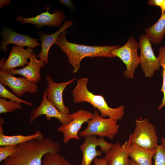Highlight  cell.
Segmentation results:
<instances>
[{
    "label": "cell",
    "mask_w": 165,
    "mask_h": 165,
    "mask_svg": "<svg viewBox=\"0 0 165 165\" xmlns=\"http://www.w3.org/2000/svg\"><path fill=\"white\" fill-rule=\"evenodd\" d=\"M60 150L59 143L43 136L18 145L13 154L0 162V165H42L45 154Z\"/></svg>",
    "instance_id": "obj_1"
},
{
    "label": "cell",
    "mask_w": 165,
    "mask_h": 165,
    "mask_svg": "<svg viewBox=\"0 0 165 165\" xmlns=\"http://www.w3.org/2000/svg\"><path fill=\"white\" fill-rule=\"evenodd\" d=\"M67 33L65 30L61 33L56 39L54 44L66 54L69 63L73 68V73H76L79 71L81 61L84 58L115 57L111 54L110 52L113 49L119 47V45L88 46L71 43L66 39Z\"/></svg>",
    "instance_id": "obj_2"
},
{
    "label": "cell",
    "mask_w": 165,
    "mask_h": 165,
    "mask_svg": "<svg viewBox=\"0 0 165 165\" xmlns=\"http://www.w3.org/2000/svg\"><path fill=\"white\" fill-rule=\"evenodd\" d=\"M89 79L81 78L77 81L76 86L72 91L73 102L75 103L88 102L100 112L101 116L104 118H109L119 120L124 115L125 107L120 105L116 108L109 107L101 95H95L88 90L87 85Z\"/></svg>",
    "instance_id": "obj_3"
},
{
    "label": "cell",
    "mask_w": 165,
    "mask_h": 165,
    "mask_svg": "<svg viewBox=\"0 0 165 165\" xmlns=\"http://www.w3.org/2000/svg\"><path fill=\"white\" fill-rule=\"evenodd\" d=\"M93 113L92 118L86 122V127L79 133V137L95 135L113 139L118 132L119 126L117 123L118 121L102 117L96 109Z\"/></svg>",
    "instance_id": "obj_4"
},
{
    "label": "cell",
    "mask_w": 165,
    "mask_h": 165,
    "mask_svg": "<svg viewBox=\"0 0 165 165\" xmlns=\"http://www.w3.org/2000/svg\"><path fill=\"white\" fill-rule=\"evenodd\" d=\"M139 43L132 36H130L123 46L115 48L110 52V54L115 57L119 58L126 65V70L124 72L125 77L134 78L136 69L139 64V56L138 51Z\"/></svg>",
    "instance_id": "obj_5"
},
{
    "label": "cell",
    "mask_w": 165,
    "mask_h": 165,
    "mask_svg": "<svg viewBox=\"0 0 165 165\" xmlns=\"http://www.w3.org/2000/svg\"><path fill=\"white\" fill-rule=\"evenodd\" d=\"M135 123L134 131L129 137L130 143L150 149H156L158 146V139L155 125L147 118L136 119Z\"/></svg>",
    "instance_id": "obj_6"
},
{
    "label": "cell",
    "mask_w": 165,
    "mask_h": 165,
    "mask_svg": "<svg viewBox=\"0 0 165 165\" xmlns=\"http://www.w3.org/2000/svg\"><path fill=\"white\" fill-rule=\"evenodd\" d=\"M84 141L80 146L82 157L81 165H90L97 156H101L102 153L106 154L114 144L106 141L103 138H97L95 135L84 137Z\"/></svg>",
    "instance_id": "obj_7"
},
{
    "label": "cell",
    "mask_w": 165,
    "mask_h": 165,
    "mask_svg": "<svg viewBox=\"0 0 165 165\" xmlns=\"http://www.w3.org/2000/svg\"><path fill=\"white\" fill-rule=\"evenodd\" d=\"M139 64L146 77L150 78L155 72L159 70L160 67L157 57H156L151 42L145 35H142L139 38Z\"/></svg>",
    "instance_id": "obj_8"
},
{
    "label": "cell",
    "mask_w": 165,
    "mask_h": 165,
    "mask_svg": "<svg viewBox=\"0 0 165 165\" xmlns=\"http://www.w3.org/2000/svg\"><path fill=\"white\" fill-rule=\"evenodd\" d=\"M46 115V118L50 120L52 118L58 119L62 125L69 123L72 120L70 114H65L61 112L47 99L46 89L43 93L40 105L33 109L29 117V124L31 125L39 116Z\"/></svg>",
    "instance_id": "obj_9"
},
{
    "label": "cell",
    "mask_w": 165,
    "mask_h": 165,
    "mask_svg": "<svg viewBox=\"0 0 165 165\" xmlns=\"http://www.w3.org/2000/svg\"><path fill=\"white\" fill-rule=\"evenodd\" d=\"M70 115L72 121L67 125H61L57 128L58 130L63 134V142L65 144L72 139H80L78 134L79 130L84 123L92 118L93 113L81 109Z\"/></svg>",
    "instance_id": "obj_10"
},
{
    "label": "cell",
    "mask_w": 165,
    "mask_h": 165,
    "mask_svg": "<svg viewBox=\"0 0 165 165\" xmlns=\"http://www.w3.org/2000/svg\"><path fill=\"white\" fill-rule=\"evenodd\" d=\"M50 6H46V12H43L35 17L25 18L21 16H18L16 21L22 24L26 23L32 24L38 28L47 25L49 27H59L65 18V16L62 10H56L54 13H49Z\"/></svg>",
    "instance_id": "obj_11"
},
{
    "label": "cell",
    "mask_w": 165,
    "mask_h": 165,
    "mask_svg": "<svg viewBox=\"0 0 165 165\" xmlns=\"http://www.w3.org/2000/svg\"><path fill=\"white\" fill-rule=\"evenodd\" d=\"M0 83L9 87L19 97L27 92L34 94L38 91L36 83L29 81L24 77H16L7 71L1 70Z\"/></svg>",
    "instance_id": "obj_12"
},
{
    "label": "cell",
    "mask_w": 165,
    "mask_h": 165,
    "mask_svg": "<svg viewBox=\"0 0 165 165\" xmlns=\"http://www.w3.org/2000/svg\"><path fill=\"white\" fill-rule=\"evenodd\" d=\"M46 79L47 83L46 89L47 99L61 112L65 114H69V108L64 103L63 93L66 87L72 83L76 78L74 77L66 82L57 83L47 74Z\"/></svg>",
    "instance_id": "obj_13"
},
{
    "label": "cell",
    "mask_w": 165,
    "mask_h": 165,
    "mask_svg": "<svg viewBox=\"0 0 165 165\" xmlns=\"http://www.w3.org/2000/svg\"><path fill=\"white\" fill-rule=\"evenodd\" d=\"M0 35L3 39L0 48L6 53L7 52V46L10 44L30 47L33 49L41 46L39 43L38 39L31 37L28 35L18 33L7 27L2 28Z\"/></svg>",
    "instance_id": "obj_14"
},
{
    "label": "cell",
    "mask_w": 165,
    "mask_h": 165,
    "mask_svg": "<svg viewBox=\"0 0 165 165\" xmlns=\"http://www.w3.org/2000/svg\"><path fill=\"white\" fill-rule=\"evenodd\" d=\"M33 52L30 47L25 49L23 46L14 45L7 59L6 60L3 58L1 60L0 70L7 71L17 67H24L28 64V59Z\"/></svg>",
    "instance_id": "obj_15"
},
{
    "label": "cell",
    "mask_w": 165,
    "mask_h": 165,
    "mask_svg": "<svg viewBox=\"0 0 165 165\" xmlns=\"http://www.w3.org/2000/svg\"><path fill=\"white\" fill-rule=\"evenodd\" d=\"M29 59L30 61L25 67L19 69H13L7 72L14 76L21 75L29 81L35 83L39 82L41 79L40 70L45 66V63L37 59L36 53L34 52L31 54Z\"/></svg>",
    "instance_id": "obj_16"
},
{
    "label": "cell",
    "mask_w": 165,
    "mask_h": 165,
    "mask_svg": "<svg viewBox=\"0 0 165 165\" xmlns=\"http://www.w3.org/2000/svg\"><path fill=\"white\" fill-rule=\"evenodd\" d=\"M73 25L72 21L69 20L64 22L61 27L56 31L51 34H46L42 31L39 32L38 35L41 40L42 48L37 57L45 64L49 63L48 53L51 46L54 44L59 35L67 28Z\"/></svg>",
    "instance_id": "obj_17"
},
{
    "label": "cell",
    "mask_w": 165,
    "mask_h": 165,
    "mask_svg": "<svg viewBox=\"0 0 165 165\" xmlns=\"http://www.w3.org/2000/svg\"><path fill=\"white\" fill-rule=\"evenodd\" d=\"M129 143L126 141L123 145L116 142L105 154L107 165H130L128 148Z\"/></svg>",
    "instance_id": "obj_18"
},
{
    "label": "cell",
    "mask_w": 165,
    "mask_h": 165,
    "mask_svg": "<svg viewBox=\"0 0 165 165\" xmlns=\"http://www.w3.org/2000/svg\"><path fill=\"white\" fill-rule=\"evenodd\" d=\"M128 148L129 156L139 165H152V158L155 155L156 148L150 149L130 144Z\"/></svg>",
    "instance_id": "obj_19"
},
{
    "label": "cell",
    "mask_w": 165,
    "mask_h": 165,
    "mask_svg": "<svg viewBox=\"0 0 165 165\" xmlns=\"http://www.w3.org/2000/svg\"><path fill=\"white\" fill-rule=\"evenodd\" d=\"M4 121L3 118L0 119V146L6 145L17 146L26 141L36 139L43 136L39 130L36 131L34 134L28 135L18 134L12 136L5 135L4 133L2 125Z\"/></svg>",
    "instance_id": "obj_20"
},
{
    "label": "cell",
    "mask_w": 165,
    "mask_h": 165,
    "mask_svg": "<svg viewBox=\"0 0 165 165\" xmlns=\"http://www.w3.org/2000/svg\"><path fill=\"white\" fill-rule=\"evenodd\" d=\"M145 35L151 42L160 43L165 34V13L154 24L145 30Z\"/></svg>",
    "instance_id": "obj_21"
},
{
    "label": "cell",
    "mask_w": 165,
    "mask_h": 165,
    "mask_svg": "<svg viewBox=\"0 0 165 165\" xmlns=\"http://www.w3.org/2000/svg\"><path fill=\"white\" fill-rule=\"evenodd\" d=\"M42 165H75L70 162L58 153H47L42 159Z\"/></svg>",
    "instance_id": "obj_22"
},
{
    "label": "cell",
    "mask_w": 165,
    "mask_h": 165,
    "mask_svg": "<svg viewBox=\"0 0 165 165\" xmlns=\"http://www.w3.org/2000/svg\"><path fill=\"white\" fill-rule=\"evenodd\" d=\"M157 58L160 67L162 68V75L163 76V83L160 91L163 94L162 102L158 107L159 110H161L165 106V45L160 48Z\"/></svg>",
    "instance_id": "obj_23"
},
{
    "label": "cell",
    "mask_w": 165,
    "mask_h": 165,
    "mask_svg": "<svg viewBox=\"0 0 165 165\" xmlns=\"http://www.w3.org/2000/svg\"><path fill=\"white\" fill-rule=\"evenodd\" d=\"M21 104L14 101L0 98V114L12 112L17 109H21Z\"/></svg>",
    "instance_id": "obj_24"
},
{
    "label": "cell",
    "mask_w": 165,
    "mask_h": 165,
    "mask_svg": "<svg viewBox=\"0 0 165 165\" xmlns=\"http://www.w3.org/2000/svg\"><path fill=\"white\" fill-rule=\"evenodd\" d=\"M0 97L1 98H8L9 100L15 101L20 104L21 103H23L30 107L32 105V102H28L20 98L16 95L14 94L9 91L1 83H0Z\"/></svg>",
    "instance_id": "obj_25"
},
{
    "label": "cell",
    "mask_w": 165,
    "mask_h": 165,
    "mask_svg": "<svg viewBox=\"0 0 165 165\" xmlns=\"http://www.w3.org/2000/svg\"><path fill=\"white\" fill-rule=\"evenodd\" d=\"M153 158L154 165H165V146L162 144L158 145Z\"/></svg>",
    "instance_id": "obj_26"
},
{
    "label": "cell",
    "mask_w": 165,
    "mask_h": 165,
    "mask_svg": "<svg viewBox=\"0 0 165 165\" xmlns=\"http://www.w3.org/2000/svg\"><path fill=\"white\" fill-rule=\"evenodd\" d=\"M17 146L6 145L0 146V162L13 155L15 152Z\"/></svg>",
    "instance_id": "obj_27"
},
{
    "label": "cell",
    "mask_w": 165,
    "mask_h": 165,
    "mask_svg": "<svg viewBox=\"0 0 165 165\" xmlns=\"http://www.w3.org/2000/svg\"><path fill=\"white\" fill-rule=\"evenodd\" d=\"M59 1L61 4L66 6L69 8L72 12H73L75 11V7L72 0H60Z\"/></svg>",
    "instance_id": "obj_28"
},
{
    "label": "cell",
    "mask_w": 165,
    "mask_h": 165,
    "mask_svg": "<svg viewBox=\"0 0 165 165\" xmlns=\"http://www.w3.org/2000/svg\"><path fill=\"white\" fill-rule=\"evenodd\" d=\"M94 165H107V160L104 157L99 158L95 157L93 160Z\"/></svg>",
    "instance_id": "obj_29"
},
{
    "label": "cell",
    "mask_w": 165,
    "mask_h": 165,
    "mask_svg": "<svg viewBox=\"0 0 165 165\" xmlns=\"http://www.w3.org/2000/svg\"><path fill=\"white\" fill-rule=\"evenodd\" d=\"M163 1V0H149L148 1V5L160 7L162 5Z\"/></svg>",
    "instance_id": "obj_30"
},
{
    "label": "cell",
    "mask_w": 165,
    "mask_h": 165,
    "mask_svg": "<svg viewBox=\"0 0 165 165\" xmlns=\"http://www.w3.org/2000/svg\"><path fill=\"white\" fill-rule=\"evenodd\" d=\"M11 2L10 0H0V8L2 9L4 5L8 6Z\"/></svg>",
    "instance_id": "obj_31"
},
{
    "label": "cell",
    "mask_w": 165,
    "mask_h": 165,
    "mask_svg": "<svg viewBox=\"0 0 165 165\" xmlns=\"http://www.w3.org/2000/svg\"><path fill=\"white\" fill-rule=\"evenodd\" d=\"M160 7L161 9V15L160 16H161L165 13V0H163V2Z\"/></svg>",
    "instance_id": "obj_32"
},
{
    "label": "cell",
    "mask_w": 165,
    "mask_h": 165,
    "mask_svg": "<svg viewBox=\"0 0 165 165\" xmlns=\"http://www.w3.org/2000/svg\"><path fill=\"white\" fill-rule=\"evenodd\" d=\"M130 165H139L138 164L136 163L132 159L130 160Z\"/></svg>",
    "instance_id": "obj_33"
},
{
    "label": "cell",
    "mask_w": 165,
    "mask_h": 165,
    "mask_svg": "<svg viewBox=\"0 0 165 165\" xmlns=\"http://www.w3.org/2000/svg\"><path fill=\"white\" fill-rule=\"evenodd\" d=\"M161 143L162 145L165 146V138H163L161 139Z\"/></svg>",
    "instance_id": "obj_34"
}]
</instances>
